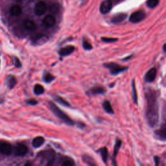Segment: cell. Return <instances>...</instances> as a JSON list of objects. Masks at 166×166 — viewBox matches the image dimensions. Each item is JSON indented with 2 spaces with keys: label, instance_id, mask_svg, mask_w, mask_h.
<instances>
[{
  "label": "cell",
  "instance_id": "cell-1",
  "mask_svg": "<svg viewBox=\"0 0 166 166\" xmlns=\"http://www.w3.org/2000/svg\"><path fill=\"white\" fill-rule=\"evenodd\" d=\"M159 95V93L153 89L147 90L145 94L147 103L145 115L149 125L151 127H154L159 120V102H158Z\"/></svg>",
  "mask_w": 166,
  "mask_h": 166
},
{
  "label": "cell",
  "instance_id": "cell-2",
  "mask_svg": "<svg viewBox=\"0 0 166 166\" xmlns=\"http://www.w3.org/2000/svg\"><path fill=\"white\" fill-rule=\"evenodd\" d=\"M48 105L49 107V109H50L51 112L56 116V117L59 119H60L62 122H64L65 124H67V125H70V126L75 125L76 122H75L73 120H72V119H71L64 112L61 110L55 103L51 101H49Z\"/></svg>",
  "mask_w": 166,
  "mask_h": 166
},
{
  "label": "cell",
  "instance_id": "cell-3",
  "mask_svg": "<svg viewBox=\"0 0 166 166\" xmlns=\"http://www.w3.org/2000/svg\"><path fill=\"white\" fill-rule=\"evenodd\" d=\"M103 66L109 70L112 76H118V75L125 71L128 69L127 66H123L113 62L104 64Z\"/></svg>",
  "mask_w": 166,
  "mask_h": 166
},
{
  "label": "cell",
  "instance_id": "cell-4",
  "mask_svg": "<svg viewBox=\"0 0 166 166\" xmlns=\"http://www.w3.org/2000/svg\"><path fill=\"white\" fill-rule=\"evenodd\" d=\"M146 16L145 13L144 11H137L132 13L130 16V22L132 23H138L142 21Z\"/></svg>",
  "mask_w": 166,
  "mask_h": 166
},
{
  "label": "cell",
  "instance_id": "cell-5",
  "mask_svg": "<svg viewBox=\"0 0 166 166\" xmlns=\"http://www.w3.org/2000/svg\"><path fill=\"white\" fill-rule=\"evenodd\" d=\"M28 152L27 147L23 144H18L14 149V154L16 156H22L26 155Z\"/></svg>",
  "mask_w": 166,
  "mask_h": 166
},
{
  "label": "cell",
  "instance_id": "cell-6",
  "mask_svg": "<svg viewBox=\"0 0 166 166\" xmlns=\"http://www.w3.org/2000/svg\"><path fill=\"white\" fill-rule=\"evenodd\" d=\"M112 8V0H105L100 6V12L103 14H106L109 12Z\"/></svg>",
  "mask_w": 166,
  "mask_h": 166
},
{
  "label": "cell",
  "instance_id": "cell-7",
  "mask_svg": "<svg viewBox=\"0 0 166 166\" xmlns=\"http://www.w3.org/2000/svg\"><path fill=\"white\" fill-rule=\"evenodd\" d=\"M154 134L158 139L165 142L166 139V125L165 123L159 129L154 132Z\"/></svg>",
  "mask_w": 166,
  "mask_h": 166
},
{
  "label": "cell",
  "instance_id": "cell-8",
  "mask_svg": "<svg viewBox=\"0 0 166 166\" xmlns=\"http://www.w3.org/2000/svg\"><path fill=\"white\" fill-rule=\"evenodd\" d=\"M12 151V148L10 144L7 142L0 143V153L5 155H9Z\"/></svg>",
  "mask_w": 166,
  "mask_h": 166
},
{
  "label": "cell",
  "instance_id": "cell-9",
  "mask_svg": "<svg viewBox=\"0 0 166 166\" xmlns=\"http://www.w3.org/2000/svg\"><path fill=\"white\" fill-rule=\"evenodd\" d=\"M75 51V47L73 46H68L61 48L59 51V55L61 56L64 57L71 55Z\"/></svg>",
  "mask_w": 166,
  "mask_h": 166
},
{
  "label": "cell",
  "instance_id": "cell-10",
  "mask_svg": "<svg viewBox=\"0 0 166 166\" xmlns=\"http://www.w3.org/2000/svg\"><path fill=\"white\" fill-rule=\"evenodd\" d=\"M47 9L46 4L44 2H39L35 6V12L38 16H41L45 13Z\"/></svg>",
  "mask_w": 166,
  "mask_h": 166
},
{
  "label": "cell",
  "instance_id": "cell-11",
  "mask_svg": "<svg viewBox=\"0 0 166 166\" xmlns=\"http://www.w3.org/2000/svg\"><path fill=\"white\" fill-rule=\"evenodd\" d=\"M156 77V69L155 68H153L149 70L146 73L145 76V80L147 82H153Z\"/></svg>",
  "mask_w": 166,
  "mask_h": 166
},
{
  "label": "cell",
  "instance_id": "cell-12",
  "mask_svg": "<svg viewBox=\"0 0 166 166\" xmlns=\"http://www.w3.org/2000/svg\"><path fill=\"white\" fill-rule=\"evenodd\" d=\"M56 20L53 16L49 14L47 15L43 20L44 25L47 27H51L55 24Z\"/></svg>",
  "mask_w": 166,
  "mask_h": 166
},
{
  "label": "cell",
  "instance_id": "cell-13",
  "mask_svg": "<svg viewBox=\"0 0 166 166\" xmlns=\"http://www.w3.org/2000/svg\"><path fill=\"white\" fill-rule=\"evenodd\" d=\"M122 144V141L120 139L117 138L116 139L115 141V145H114V153H113V164L114 165H116L115 163V158L117 156L118 152L120 151V149L121 148Z\"/></svg>",
  "mask_w": 166,
  "mask_h": 166
},
{
  "label": "cell",
  "instance_id": "cell-14",
  "mask_svg": "<svg viewBox=\"0 0 166 166\" xmlns=\"http://www.w3.org/2000/svg\"><path fill=\"white\" fill-rule=\"evenodd\" d=\"M105 92H106L105 88L101 86H94V87L92 88V89H91L90 91V94L93 95H103V94H105Z\"/></svg>",
  "mask_w": 166,
  "mask_h": 166
},
{
  "label": "cell",
  "instance_id": "cell-15",
  "mask_svg": "<svg viewBox=\"0 0 166 166\" xmlns=\"http://www.w3.org/2000/svg\"><path fill=\"white\" fill-rule=\"evenodd\" d=\"M127 15L124 13L117 14L114 15L112 18L111 22L115 24L120 23L122 22L124 20H125V18H127Z\"/></svg>",
  "mask_w": 166,
  "mask_h": 166
},
{
  "label": "cell",
  "instance_id": "cell-16",
  "mask_svg": "<svg viewBox=\"0 0 166 166\" xmlns=\"http://www.w3.org/2000/svg\"><path fill=\"white\" fill-rule=\"evenodd\" d=\"M45 142V139L42 136H38L32 140V145L35 148H39Z\"/></svg>",
  "mask_w": 166,
  "mask_h": 166
},
{
  "label": "cell",
  "instance_id": "cell-17",
  "mask_svg": "<svg viewBox=\"0 0 166 166\" xmlns=\"http://www.w3.org/2000/svg\"><path fill=\"white\" fill-rule=\"evenodd\" d=\"M97 153H99L101 156L103 162L106 164V162L108 161V157H109V151L106 147H102L97 150Z\"/></svg>",
  "mask_w": 166,
  "mask_h": 166
},
{
  "label": "cell",
  "instance_id": "cell-18",
  "mask_svg": "<svg viewBox=\"0 0 166 166\" xmlns=\"http://www.w3.org/2000/svg\"><path fill=\"white\" fill-rule=\"evenodd\" d=\"M23 26L28 30H35L37 27L35 23L31 20H26L23 22Z\"/></svg>",
  "mask_w": 166,
  "mask_h": 166
},
{
  "label": "cell",
  "instance_id": "cell-19",
  "mask_svg": "<svg viewBox=\"0 0 166 166\" xmlns=\"http://www.w3.org/2000/svg\"><path fill=\"white\" fill-rule=\"evenodd\" d=\"M10 12L12 16H19L22 13V8L18 5H14L11 7Z\"/></svg>",
  "mask_w": 166,
  "mask_h": 166
},
{
  "label": "cell",
  "instance_id": "cell-20",
  "mask_svg": "<svg viewBox=\"0 0 166 166\" xmlns=\"http://www.w3.org/2000/svg\"><path fill=\"white\" fill-rule=\"evenodd\" d=\"M103 109L105 110V112H107L108 114H114V111L112 109V106L110 101H105L103 103Z\"/></svg>",
  "mask_w": 166,
  "mask_h": 166
},
{
  "label": "cell",
  "instance_id": "cell-21",
  "mask_svg": "<svg viewBox=\"0 0 166 166\" xmlns=\"http://www.w3.org/2000/svg\"><path fill=\"white\" fill-rule=\"evenodd\" d=\"M53 97L54 99V100L57 102L58 103L61 104V105L64 106H66V107H70V103L65 100V99L59 95H53Z\"/></svg>",
  "mask_w": 166,
  "mask_h": 166
},
{
  "label": "cell",
  "instance_id": "cell-22",
  "mask_svg": "<svg viewBox=\"0 0 166 166\" xmlns=\"http://www.w3.org/2000/svg\"><path fill=\"white\" fill-rule=\"evenodd\" d=\"M82 161L85 163H86L87 165H96L94 160L89 155H83L82 157Z\"/></svg>",
  "mask_w": 166,
  "mask_h": 166
},
{
  "label": "cell",
  "instance_id": "cell-23",
  "mask_svg": "<svg viewBox=\"0 0 166 166\" xmlns=\"http://www.w3.org/2000/svg\"><path fill=\"white\" fill-rule=\"evenodd\" d=\"M132 97H133V101L134 104L138 105V94H137V90L136 88L135 84V80L134 79L132 82Z\"/></svg>",
  "mask_w": 166,
  "mask_h": 166
},
{
  "label": "cell",
  "instance_id": "cell-24",
  "mask_svg": "<svg viewBox=\"0 0 166 166\" xmlns=\"http://www.w3.org/2000/svg\"><path fill=\"white\" fill-rule=\"evenodd\" d=\"M45 92V90L44 88L43 87V86H42L41 85L37 84L34 87V92L36 95H42Z\"/></svg>",
  "mask_w": 166,
  "mask_h": 166
},
{
  "label": "cell",
  "instance_id": "cell-25",
  "mask_svg": "<svg viewBox=\"0 0 166 166\" xmlns=\"http://www.w3.org/2000/svg\"><path fill=\"white\" fill-rule=\"evenodd\" d=\"M55 79V77L49 73H44L43 76V80L46 83H50Z\"/></svg>",
  "mask_w": 166,
  "mask_h": 166
},
{
  "label": "cell",
  "instance_id": "cell-26",
  "mask_svg": "<svg viewBox=\"0 0 166 166\" xmlns=\"http://www.w3.org/2000/svg\"><path fill=\"white\" fill-rule=\"evenodd\" d=\"M48 40V38L46 37V36H43V35H41L37 38H36L35 39V42L36 43H38V45H41V44H45L46 42Z\"/></svg>",
  "mask_w": 166,
  "mask_h": 166
},
{
  "label": "cell",
  "instance_id": "cell-27",
  "mask_svg": "<svg viewBox=\"0 0 166 166\" xmlns=\"http://www.w3.org/2000/svg\"><path fill=\"white\" fill-rule=\"evenodd\" d=\"M82 47L86 51H90L93 49L92 44H91L88 40H86L85 39L83 40V41H82Z\"/></svg>",
  "mask_w": 166,
  "mask_h": 166
},
{
  "label": "cell",
  "instance_id": "cell-28",
  "mask_svg": "<svg viewBox=\"0 0 166 166\" xmlns=\"http://www.w3.org/2000/svg\"><path fill=\"white\" fill-rule=\"evenodd\" d=\"M159 0H148L147 2V5L149 7L153 9V8L156 7L158 5H159Z\"/></svg>",
  "mask_w": 166,
  "mask_h": 166
},
{
  "label": "cell",
  "instance_id": "cell-29",
  "mask_svg": "<svg viewBox=\"0 0 166 166\" xmlns=\"http://www.w3.org/2000/svg\"><path fill=\"white\" fill-rule=\"evenodd\" d=\"M16 82H17V81H16V79H15L14 77L11 76L9 77V81H8V85H9L10 89H12L15 86V85H16Z\"/></svg>",
  "mask_w": 166,
  "mask_h": 166
},
{
  "label": "cell",
  "instance_id": "cell-30",
  "mask_svg": "<svg viewBox=\"0 0 166 166\" xmlns=\"http://www.w3.org/2000/svg\"><path fill=\"white\" fill-rule=\"evenodd\" d=\"M118 38H106V37H102L101 40L103 42L105 43H112L118 41Z\"/></svg>",
  "mask_w": 166,
  "mask_h": 166
},
{
  "label": "cell",
  "instance_id": "cell-31",
  "mask_svg": "<svg viewBox=\"0 0 166 166\" xmlns=\"http://www.w3.org/2000/svg\"><path fill=\"white\" fill-rule=\"evenodd\" d=\"M75 165V162L73 160H64L62 163V165L63 166H73Z\"/></svg>",
  "mask_w": 166,
  "mask_h": 166
},
{
  "label": "cell",
  "instance_id": "cell-32",
  "mask_svg": "<svg viewBox=\"0 0 166 166\" xmlns=\"http://www.w3.org/2000/svg\"><path fill=\"white\" fill-rule=\"evenodd\" d=\"M26 103L29 105H32V106H34V105H36L38 104V101L37 100H35V99H29V100L26 101Z\"/></svg>",
  "mask_w": 166,
  "mask_h": 166
},
{
  "label": "cell",
  "instance_id": "cell-33",
  "mask_svg": "<svg viewBox=\"0 0 166 166\" xmlns=\"http://www.w3.org/2000/svg\"><path fill=\"white\" fill-rule=\"evenodd\" d=\"M14 62V65H15V66H16V68H20L21 66H22V64H21L20 60L18 59V58L15 57Z\"/></svg>",
  "mask_w": 166,
  "mask_h": 166
},
{
  "label": "cell",
  "instance_id": "cell-34",
  "mask_svg": "<svg viewBox=\"0 0 166 166\" xmlns=\"http://www.w3.org/2000/svg\"><path fill=\"white\" fill-rule=\"evenodd\" d=\"M160 158L157 156H155L154 157V163L156 165H159L160 164Z\"/></svg>",
  "mask_w": 166,
  "mask_h": 166
},
{
  "label": "cell",
  "instance_id": "cell-35",
  "mask_svg": "<svg viewBox=\"0 0 166 166\" xmlns=\"http://www.w3.org/2000/svg\"><path fill=\"white\" fill-rule=\"evenodd\" d=\"M132 56H133V55H129V56H127L126 58H124V59H122V61H127L130 60V59H132Z\"/></svg>",
  "mask_w": 166,
  "mask_h": 166
},
{
  "label": "cell",
  "instance_id": "cell-36",
  "mask_svg": "<svg viewBox=\"0 0 166 166\" xmlns=\"http://www.w3.org/2000/svg\"><path fill=\"white\" fill-rule=\"evenodd\" d=\"M163 49H164V51L165 52L166 51H165V44H164V47H163Z\"/></svg>",
  "mask_w": 166,
  "mask_h": 166
},
{
  "label": "cell",
  "instance_id": "cell-37",
  "mask_svg": "<svg viewBox=\"0 0 166 166\" xmlns=\"http://www.w3.org/2000/svg\"><path fill=\"white\" fill-rule=\"evenodd\" d=\"M117 1H118V0H117Z\"/></svg>",
  "mask_w": 166,
  "mask_h": 166
}]
</instances>
